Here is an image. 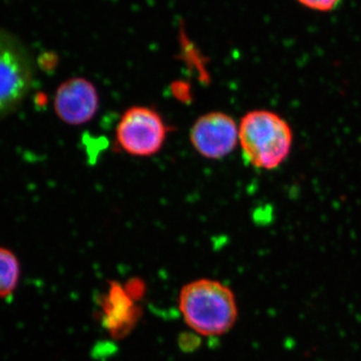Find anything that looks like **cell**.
<instances>
[{
	"label": "cell",
	"mask_w": 361,
	"mask_h": 361,
	"mask_svg": "<svg viewBox=\"0 0 361 361\" xmlns=\"http://www.w3.org/2000/svg\"><path fill=\"white\" fill-rule=\"evenodd\" d=\"M178 303L188 326L203 336H224L238 320L234 292L218 280L202 278L184 285Z\"/></svg>",
	"instance_id": "cell-1"
},
{
	"label": "cell",
	"mask_w": 361,
	"mask_h": 361,
	"mask_svg": "<svg viewBox=\"0 0 361 361\" xmlns=\"http://www.w3.org/2000/svg\"><path fill=\"white\" fill-rule=\"evenodd\" d=\"M294 134L290 123L276 111H248L239 123V144L252 167L272 171L290 156Z\"/></svg>",
	"instance_id": "cell-2"
},
{
	"label": "cell",
	"mask_w": 361,
	"mask_h": 361,
	"mask_svg": "<svg viewBox=\"0 0 361 361\" xmlns=\"http://www.w3.org/2000/svg\"><path fill=\"white\" fill-rule=\"evenodd\" d=\"M168 127L160 114L148 106H132L121 116L116 140L125 153L149 157L161 151L167 139Z\"/></svg>",
	"instance_id": "cell-3"
},
{
	"label": "cell",
	"mask_w": 361,
	"mask_h": 361,
	"mask_svg": "<svg viewBox=\"0 0 361 361\" xmlns=\"http://www.w3.org/2000/svg\"><path fill=\"white\" fill-rule=\"evenodd\" d=\"M32 63L23 45L0 32V116L23 101L32 82Z\"/></svg>",
	"instance_id": "cell-4"
},
{
	"label": "cell",
	"mask_w": 361,
	"mask_h": 361,
	"mask_svg": "<svg viewBox=\"0 0 361 361\" xmlns=\"http://www.w3.org/2000/svg\"><path fill=\"white\" fill-rule=\"evenodd\" d=\"M190 140L201 156L219 160L230 155L239 144V126L231 116L212 111L194 123Z\"/></svg>",
	"instance_id": "cell-5"
},
{
	"label": "cell",
	"mask_w": 361,
	"mask_h": 361,
	"mask_svg": "<svg viewBox=\"0 0 361 361\" xmlns=\"http://www.w3.org/2000/svg\"><path fill=\"white\" fill-rule=\"evenodd\" d=\"M99 96L96 87L84 78L66 80L56 90L54 108L63 122L80 125L96 115Z\"/></svg>",
	"instance_id": "cell-6"
},
{
	"label": "cell",
	"mask_w": 361,
	"mask_h": 361,
	"mask_svg": "<svg viewBox=\"0 0 361 361\" xmlns=\"http://www.w3.org/2000/svg\"><path fill=\"white\" fill-rule=\"evenodd\" d=\"M21 275L18 256L9 249L0 247V298H6L18 288Z\"/></svg>",
	"instance_id": "cell-7"
},
{
	"label": "cell",
	"mask_w": 361,
	"mask_h": 361,
	"mask_svg": "<svg viewBox=\"0 0 361 361\" xmlns=\"http://www.w3.org/2000/svg\"><path fill=\"white\" fill-rule=\"evenodd\" d=\"M301 6L312 9V11H320V13H329L334 11L341 0H297Z\"/></svg>",
	"instance_id": "cell-8"
}]
</instances>
